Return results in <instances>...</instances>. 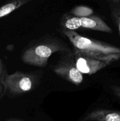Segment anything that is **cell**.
I'll return each mask as SVG.
<instances>
[{
	"instance_id": "obj_3",
	"label": "cell",
	"mask_w": 120,
	"mask_h": 121,
	"mask_svg": "<svg viewBox=\"0 0 120 121\" xmlns=\"http://www.w3.org/2000/svg\"><path fill=\"white\" fill-rule=\"evenodd\" d=\"M72 53L76 67L82 74H94L120 59V54L107 55L82 52L75 48Z\"/></svg>"
},
{
	"instance_id": "obj_1",
	"label": "cell",
	"mask_w": 120,
	"mask_h": 121,
	"mask_svg": "<svg viewBox=\"0 0 120 121\" xmlns=\"http://www.w3.org/2000/svg\"><path fill=\"white\" fill-rule=\"evenodd\" d=\"M71 50L61 39L51 35L45 36L29 43L22 51L21 59L24 63L29 66L44 67L52 54Z\"/></svg>"
},
{
	"instance_id": "obj_11",
	"label": "cell",
	"mask_w": 120,
	"mask_h": 121,
	"mask_svg": "<svg viewBox=\"0 0 120 121\" xmlns=\"http://www.w3.org/2000/svg\"><path fill=\"white\" fill-rule=\"evenodd\" d=\"M71 15L79 18L88 17L94 14L92 8L85 5H78L74 7L71 10Z\"/></svg>"
},
{
	"instance_id": "obj_4",
	"label": "cell",
	"mask_w": 120,
	"mask_h": 121,
	"mask_svg": "<svg viewBox=\"0 0 120 121\" xmlns=\"http://www.w3.org/2000/svg\"><path fill=\"white\" fill-rule=\"evenodd\" d=\"M63 33L69 40L74 48L78 50L107 55L120 54L119 47L104 41L82 36L75 31L63 30Z\"/></svg>"
},
{
	"instance_id": "obj_14",
	"label": "cell",
	"mask_w": 120,
	"mask_h": 121,
	"mask_svg": "<svg viewBox=\"0 0 120 121\" xmlns=\"http://www.w3.org/2000/svg\"><path fill=\"white\" fill-rule=\"evenodd\" d=\"M5 121H25L18 119V118H10L6 119Z\"/></svg>"
},
{
	"instance_id": "obj_8",
	"label": "cell",
	"mask_w": 120,
	"mask_h": 121,
	"mask_svg": "<svg viewBox=\"0 0 120 121\" xmlns=\"http://www.w3.org/2000/svg\"><path fill=\"white\" fill-rule=\"evenodd\" d=\"M60 25L64 30L75 31L81 28V20L70 13H65L60 19Z\"/></svg>"
},
{
	"instance_id": "obj_7",
	"label": "cell",
	"mask_w": 120,
	"mask_h": 121,
	"mask_svg": "<svg viewBox=\"0 0 120 121\" xmlns=\"http://www.w3.org/2000/svg\"><path fill=\"white\" fill-rule=\"evenodd\" d=\"M83 121H120V111L95 109L88 113Z\"/></svg>"
},
{
	"instance_id": "obj_5",
	"label": "cell",
	"mask_w": 120,
	"mask_h": 121,
	"mask_svg": "<svg viewBox=\"0 0 120 121\" xmlns=\"http://www.w3.org/2000/svg\"><path fill=\"white\" fill-rule=\"evenodd\" d=\"M52 70L58 76L76 86L83 82V74L76 67L72 50L61 53L57 63L53 66Z\"/></svg>"
},
{
	"instance_id": "obj_13",
	"label": "cell",
	"mask_w": 120,
	"mask_h": 121,
	"mask_svg": "<svg viewBox=\"0 0 120 121\" xmlns=\"http://www.w3.org/2000/svg\"><path fill=\"white\" fill-rule=\"evenodd\" d=\"M110 88L116 96L120 98V87L116 85H112L110 86Z\"/></svg>"
},
{
	"instance_id": "obj_10",
	"label": "cell",
	"mask_w": 120,
	"mask_h": 121,
	"mask_svg": "<svg viewBox=\"0 0 120 121\" xmlns=\"http://www.w3.org/2000/svg\"><path fill=\"white\" fill-rule=\"evenodd\" d=\"M108 4L111 15L118 28L120 35V0H109L108 1Z\"/></svg>"
},
{
	"instance_id": "obj_9",
	"label": "cell",
	"mask_w": 120,
	"mask_h": 121,
	"mask_svg": "<svg viewBox=\"0 0 120 121\" xmlns=\"http://www.w3.org/2000/svg\"><path fill=\"white\" fill-rule=\"evenodd\" d=\"M31 0H15L9 1L0 7V19L29 2Z\"/></svg>"
},
{
	"instance_id": "obj_2",
	"label": "cell",
	"mask_w": 120,
	"mask_h": 121,
	"mask_svg": "<svg viewBox=\"0 0 120 121\" xmlns=\"http://www.w3.org/2000/svg\"><path fill=\"white\" fill-rule=\"evenodd\" d=\"M41 75L37 73L16 71L8 74L7 69L2 77L3 86L2 98L5 96L11 98H16L34 90L41 81Z\"/></svg>"
},
{
	"instance_id": "obj_12",
	"label": "cell",
	"mask_w": 120,
	"mask_h": 121,
	"mask_svg": "<svg viewBox=\"0 0 120 121\" xmlns=\"http://www.w3.org/2000/svg\"><path fill=\"white\" fill-rule=\"evenodd\" d=\"M6 68L5 67L3 60H2L1 56H0V99L2 98V92H3V86H2V83H1V80H2V77L4 73V70Z\"/></svg>"
},
{
	"instance_id": "obj_6",
	"label": "cell",
	"mask_w": 120,
	"mask_h": 121,
	"mask_svg": "<svg viewBox=\"0 0 120 121\" xmlns=\"http://www.w3.org/2000/svg\"><path fill=\"white\" fill-rule=\"evenodd\" d=\"M81 28H87L92 30L104 32L111 34L112 30L109 26L99 17L92 15L88 17L80 18Z\"/></svg>"
}]
</instances>
